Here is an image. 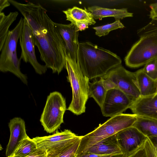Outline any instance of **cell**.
Returning a JSON list of instances; mask_svg holds the SVG:
<instances>
[{"instance_id": "cell-20", "label": "cell", "mask_w": 157, "mask_h": 157, "mask_svg": "<svg viewBox=\"0 0 157 157\" xmlns=\"http://www.w3.org/2000/svg\"><path fill=\"white\" fill-rule=\"evenodd\" d=\"M140 97L154 95L157 91V81L146 75L142 69L135 72Z\"/></svg>"}, {"instance_id": "cell-36", "label": "cell", "mask_w": 157, "mask_h": 157, "mask_svg": "<svg viewBox=\"0 0 157 157\" xmlns=\"http://www.w3.org/2000/svg\"><path fill=\"white\" fill-rule=\"evenodd\" d=\"M154 150H155V153L157 155V147H154Z\"/></svg>"}, {"instance_id": "cell-1", "label": "cell", "mask_w": 157, "mask_h": 157, "mask_svg": "<svg viewBox=\"0 0 157 157\" xmlns=\"http://www.w3.org/2000/svg\"><path fill=\"white\" fill-rule=\"evenodd\" d=\"M28 21L35 46L47 68L59 74L64 68L66 54L63 40L47 10L40 4L8 0Z\"/></svg>"}, {"instance_id": "cell-19", "label": "cell", "mask_w": 157, "mask_h": 157, "mask_svg": "<svg viewBox=\"0 0 157 157\" xmlns=\"http://www.w3.org/2000/svg\"><path fill=\"white\" fill-rule=\"evenodd\" d=\"M63 12L66 15V20L70 21L73 25L77 22H82L90 25H94L96 22L92 13L85 7L83 9L74 6L63 10Z\"/></svg>"}, {"instance_id": "cell-22", "label": "cell", "mask_w": 157, "mask_h": 157, "mask_svg": "<svg viewBox=\"0 0 157 157\" xmlns=\"http://www.w3.org/2000/svg\"><path fill=\"white\" fill-rule=\"evenodd\" d=\"M107 90L105 88L102 78L89 82V96L94 98L100 108L105 100Z\"/></svg>"}, {"instance_id": "cell-15", "label": "cell", "mask_w": 157, "mask_h": 157, "mask_svg": "<svg viewBox=\"0 0 157 157\" xmlns=\"http://www.w3.org/2000/svg\"><path fill=\"white\" fill-rule=\"evenodd\" d=\"M77 136L70 130L65 129L61 132H56L52 135L37 136L32 139L36 144L38 149L46 151L58 146L64 140Z\"/></svg>"}, {"instance_id": "cell-34", "label": "cell", "mask_w": 157, "mask_h": 157, "mask_svg": "<svg viewBox=\"0 0 157 157\" xmlns=\"http://www.w3.org/2000/svg\"><path fill=\"white\" fill-rule=\"evenodd\" d=\"M10 3L8 0H0V13L6 7L10 5Z\"/></svg>"}, {"instance_id": "cell-5", "label": "cell", "mask_w": 157, "mask_h": 157, "mask_svg": "<svg viewBox=\"0 0 157 157\" xmlns=\"http://www.w3.org/2000/svg\"><path fill=\"white\" fill-rule=\"evenodd\" d=\"M23 22L24 18L21 17L15 27L9 31L1 51L0 71L12 73L24 84L27 85V76L21 71V59L18 58L17 53V43L22 32Z\"/></svg>"}, {"instance_id": "cell-14", "label": "cell", "mask_w": 157, "mask_h": 157, "mask_svg": "<svg viewBox=\"0 0 157 157\" xmlns=\"http://www.w3.org/2000/svg\"><path fill=\"white\" fill-rule=\"evenodd\" d=\"M130 109L138 116L157 120V94L140 97L133 102Z\"/></svg>"}, {"instance_id": "cell-7", "label": "cell", "mask_w": 157, "mask_h": 157, "mask_svg": "<svg viewBox=\"0 0 157 157\" xmlns=\"http://www.w3.org/2000/svg\"><path fill=\"white\" fill-rule=\"evenodd\" d=\"M67 109L66 100L57 91L51 93L48 96L40 121L44 130L51 133L59 128L63 122Z\"/></svg>"}, {"instance_id": "cell-35", "label": "cell", "mask_w": 157, "mask_h": 157, "mask_svg": "<svg viewBox=\"0 0 157 157\" xmlns=\"http://www.w3.org/2000/svg\"><path fill=\"white\" fill-rule=\"evenodd\" d=\"M154 147H157V136L148 138Z\"/></svg>"}, {"instance_id": "cell-8", "label": "cell", "mask_w": 157, "mask_h": 157, "mask_svg": "<svg viewBox=\"0 0 157 157\" xmlns=\"http://www.w3.org/2000/svg\"><path fill=\"white\" fill-rule=\"evenodd\" d=\"M102 77L110 82L114 89L122 91L133 102L140 97L135 72L127 70L121 64Z\"/></svg>"}, {"instance_id": "cell-3", "label": "cell", "mask_w": 157, "mask_h": 157, "mask_svg": "<svg viewBox=\"0 0 157 157\" xmlns=\"http://www.w3.org/2000/svg\"><path fill=\"white\" fill-rule=\"evenodd\" d=\"M138 116L134 114L121 113L113 117L93 131L81 137L75 155L85 153L93 145L118 132L132 126Z\"/></svg>"}, {"instance_id": "cell-26", "label": "cell", "mask_w": 157, "mask_h": 157, "mask_svg": "<svg viewBox=\"0 0 157 157\" xmlns=\"http://www.w3.org/2000/svg\"><path fill=\"white\" fill-rule=\"evenodd\" d=\"M137 34L140 37L150 34H157V19H151L147 25L139 29Z\"/></svg>"}, {"instance_id": "cell-13", "label": "cell", "mask_w": 157, "mask_h": 157, "mask_svg": "<svg viewBox=\"0 0 157 157\" xmlns=\"http://www.w3.org/2000/svg\"><path fill=\"white\" fill-rule=\"evenodd\" d=\"M10 136L6 151V157L12 156L24 140L27 138L25 122L20 117H14L10 120L8 124Z\"/></svg>"}, {"instance_id": "cell-31", "label": "cell", "mask_w": 157, "mask_h": 157, "mask_svg": "<svg viewBox=\"0 0 157 157\" xmlns=\"http://www.w3.org/2000/svg\"><path fill=\"white\" fill-rule=\"evenodd\" d=\"M76 157H124L123 155H102L94 154L85 153L76 155Z\"/></svg>"}, {"instance_id": "cell-18", "label": "cell", "mask_w": 157, "mask_h": 157, "mask_svg": "<svg viewBox=\"0 0 157 157\" xmlns=\"http://www.w3.org/2000/svg\"><path fill=\"white\" fill-rule=\"evenodd\" d=\"M87 9L92 13L95 20L111 17L117 21L133 16V13L129 12L126 8L109 9L94 6L88 7Z\"/></svg>"}, {"instance_id": "cell-32", "label": "cell", "mask_w": 157, "mask_h": 157, "mask_svg": "<svg viewBox=\"0 0 157 157\" xmlns=\"http://www.w3.org/2000/svg\"><path fill=\"white\" fill-rule=\"evenodd\" d=\"M46 155L47 152L45 151L38 148L35 152L26 157H46Z\"/></svg>"}, {"instance_id": "cell-10", "label": "cell", "mask_w": 157, "mask_h": 157, "mask_svg": "<svg viewBox=\"0 0 157 157\" xmlns=\"http://www.w3.org/2000/svg\"><path fill=\"white\" fill-rule=\"evenodd\" d=\"M133 102L122 91L115 88L107 91L101 109L103 116L112 117L130 109Z\"/></svg>"}, {"instance_id": "cell-21", "label": "cell", "mask_w": 157, "mask_h": 157, "mask_svg": "<svg viewBox=\"0 0 157 157\" xmlns=\"http://www.w3.org/2000/svg\"><path fill=\"white\" fill-rule=\"evenodd\" d=\"M132 126L148 138L157 136V120L138 116Z\"/></svg>"}, {"instance_id": "cell-2", "label": "cell", "mask_w": 157, "mask_h": 157, "mask_svg": "<svg viewBox=\"0 0 157 157\" xmlns=\"http://www.w3.org/2000/svg\"><path fill=\"white\" fill-rule=\"evenodd\" d=\"M77 62L89 79L101 77L121 64L122 60L112 52L90 42H78Z\"/></svg>"}, {"instance_id": "cell-6", "label": "cell", "mask_w": 157, "mask_h": 157, "mask_svg": "<svg viewBox=\"0 0 157 157\" xmlns=\"http://www.w3.org/2000/svg\"><path fill=\"white\" fill-rule=\"evenodd\" d=\"M156 58L157 34H152L140 37L132 46L124 60L127 66L136 68Z\"/></svg>"}, {"instance_id": "cell-17", "label": "cell", "mask_w": 157, "mask_h": 157, "mask_svg": "<svg viewBox=\"0 0 157 157\" xmlns=\"http://www.w3.org/2000/svg\"><path fill=\"white\" fill-rule=\"evenodd\" d=\"M82 136L64 141L58 146L46 152V157H71L76 155Z\"/></svg>"}, {"instance_id": "cell-38", "label": "cell", "mask_w": 157, "mask_h": 157, "mask_svg": "<svg viewBox=\"0 0 157 157\" xmlns=\"http://www.w3.org/2000/svg\"><path fill=\"white\" fill-rule=\"evenodd\" d=\"M156 94H157V92H156Z\"/></svg>"}, {"instance_id": "cell-23", "label": "cell", "mask_w": 157, "mask_h": 157, "mask_svg": "<svg viewBox=\"0 0 157 157\" xmlns=\"http://www.w3.org/2000/svg\"><path fill=\"white\" fill-rule=\"evenodd\" d=\"M17 11L10 12L6 15L2 12L0 13V51L1 50L8 36L9 28L16 19L18 15Z\"/></svg>"}, {"instance_id": "cell-27", "label": "cell", "mask_w": 157, "mask_h": 157, "mask_svg": "<svg viewBox=\"0 0 157 157\" xmlns=\"http://www.w3.org/2000/svg\"><path fill=\"white\" fill-rule=\"evenodd\" d=\"M142 69L148 76L157 81V58L147 63Z\"/></svg>"}, {"instance_id": "cell-28", "label": "cell", "mask_w": 157, "mask_h": 157, "mask_svg": "<svg viewBox=\"0 0 157 157\" xmlns=\"http://www.w3.org/2000/svg\"><path fill=\"white\" fill-rule=\"evenodd\" d=\"M144 147L146 152L147 157H157L154 147L148 138L144 144Z\"/></svg>"}, {"instance_id": "cell-25", "label": "cell", "mask_w": 157, "mask_h": 157, "mask_svg": "<svg viewBox=\"0 0 157 157\" xmlns=\"http://www.w3.org/2000/svg\"><path fill=\"white\" fill-rule=\"evenodd\" d=\"M124 27L120 20H117L113 23L94 27L93 29L95 31V35L100 37L108 35L111 31Z\"/></svg>"}, {"instance_id": "cell-11", "label": "cell", "mask_w": 157, "mask_h": 157, "mask_svg": "<svg viewBox=\"0 0 157 157\" xmlns=\"http://www.w3.org/2000/svg\"><path fill=\"white\" fill-rule=\"evenodd\" d=\"M116 135L124 157H128L143 146L148 138L132 126L121 131Z\"/></svg>"}, {"instance_id": "cell-37", "label": "cell", "mask_w": 157, "mask_h": 157, "mask_svg": "<svg viewBox=\"0 0 157 157\" xmlns=\"http://www.w3.org/2000/svg\"><path fill=\"white\" fill-rule=\"evenodd\" d=\"M71 157H76V155H72L71 156Z\"/></svg>"}, {"instance_id": "cell-33", "label": "cell", "mask_w": 157, "mask_h": 157, "mask_svg": "<svg viewBox=\"0 0 157 157\" xmlns=\"http://www.w3.org/2000/svg\"><path fill=\"white\" fill-rule=\"evenodd\" d=\"M76 27L78 32L85 30L88 28L89 25L86 23L82 22L76 23L74 25Z\"/></svg>"}, {"instance_id": "cell-9", "label": "cell", "mask_w": 157, "mask_h": 157, "mask_svg": "<svg viewBox=\"0 0 157 157\" xmlns=\"http://www.w3.org/2000/svg\"><path fill=\"white\" fill-rule=\"evenodd\" d=\"M21 48L20 59L24 62L29 63L36 73L42 75L47 71L45 65L40 64L37 60L35 52V46L32 29L28 21L24 18L22 30L19 38Z\"/></svg>"}, {"instance_id": "cell-30", "label": "cell", "mask_w": 157, "mask_h": 157, "mask_svg": "<svg viewBox=\"0 0 157 157\" xmlns=\"http://www.w3.org/2000/svg\"><path fill=\"white\" fill-rule=\"evenodd\" d=\"M150 10L149 15V18L151 19H157V2L150 4Z\"/></svg>"}, {"instance_id": "cell-24", "label": "cell", "mask_w": 157, "mask_h": 157, "mask_svg": "<svg viewBox=\"0 0 157 157\" xmlns=\"http://www.w3.org/2000/svg\"><path fill=\"white\" fill-rule=\"evenodd\" d=\"M37 149L36 143L28 136L20 143L10 157H26L34 153Z\"/></svg>"}, {"instance_id": "cell-29", "label": "cell", "mask_w": 157, "mask_h": 157, "mask_svg": "<svg viewBox=\"0 0 157 157\" xmlns=\"http://www.w3.org/2000/svg\"><path fill=\"white\" fill-rule=\"evenodd\" d=\"M128 157H147L144 145Z\"/></svg>"}, {"instance_id": "cell-12", "label": "cell", "mask_w": 157, "mask_h": 157, "mask_svg": "<svg viewBox=\"0 0 157 157\" xmlns=\"http://www.w3.org/2000/svg\"><path fill=\"white\" fill-rule=\"evenodd\" d=\"M64 42L66 56L77 61L78 32L74 25L63 24L54 22Z\"/></svg>"}, {"instance_id": "cell-16", "label": "cell", "mask_w": 157, "mask_h": 157, "mask_svg": "<svg viewBox=\"0 0 157 157\" xmlns=\"http://www.w3.org/2000/svg\"><path fill=\"white\" fill-rule=\"evenodd\" d=\"M86 153L102 155H122L116 134L98 142L90 147Z\"/></svg>"}, {"instance_id": "cell-4", "label": "cell", "mask_w": 157, "mask_h": 157, "mask_svg": "<svg viewBox=\"0 0 157 157\" xmlns=\"http://www.w3.org/2000/svg\"><path fill=\"white\" fill-rule=\"evenodd\" d=\"M64 68L68 74L67 81L71 84L72 97L67 110L78 115L84 113L88 99L90 79L83 74L77 61L66 56Z\"/></svg>"}]
</instances>
